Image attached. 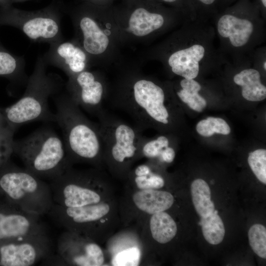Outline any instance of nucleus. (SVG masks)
<instances>
[{
	"label": "nucleus",
	"instance_id": "obj_3",
	"mask_svg": "<svg viewBox=\"0 0 266 266\" xmlns=\"http://www.w3.org/2000/svg\"><path fill=\"white\" fill-rule=\"evenodd\" d=\"M56 122L61 128L70 162L96 164L104 156L99 124L89 120L66 94L55 97Z\"/></svg>",
	"mask_w": 266,
	"mask_h": 266
},
{
	"label": "nucleus",
	"instance_id": "obj_15",
	"mask_svg": "<svg viewBox=\"0 0 266 266\" xmlns=\"http://www.w3.org/2000/svg\"><path fill=\"white\" fill-rule=\"evenodd\" d=\"M217 29L221 36L229 37L232 45L238 47L247 43L253 33L254 26L247 19L225 14L219 19Z\"/></svg>",
	"mask_w": 266,
	"mask_h": 266
},
{
	"label": "nucleus",
	"instance_id": "obj_6",
	"mask_svg": "<svg viewBox=\"0 0 266 266\" xmlns=\"http://www.w3.org/2000/svg\"><path fill=\"white\" fill-rule=\"evenodd\" d=\"M123 45L146 44L166 26L170 11L155 0H121L112 5Z\"/></svg>",
	"mask_w": 266,
	"mask_h": 266
},
{
	"label": "nucleus",
	"instance_id": "obj_12",
	"mask_svg": "<svg viewBox=\"0 0 266 266\" xmlns=\"http://www.w3.org/2000/svg\"><path fill=\"white\" fill-rule=\"evenodd\" d=\"M49 45L42 55L44 61L48 66L62 70L67 77L92 68L88 56L72 38Z\"/></svg>",
	"mask_w": 266,
	"mask_h": 266
},
{
	"label": "nucleus",
	"instance_id": "obj_9",
	"mask_svg": "<svg viewBox=\"0 0 266 266\" xmlns=\"http://www.w3.org/2000/svg\"><path fill=\"white\" fill-rule=\"evenodd\" d=\"M61 14L54 8L25 11L9 8L0 10V25L20 30L32 42L49 45L64 40Z\"/></svg>",
	"mask_w": 266,
	"mask_h": 266
},
{
	"label": "nucleus",
	"instance_id": "obj_36",
	"mask_svg": "<svg viewBox=\"0 0 266 266\" xmlns=\"http://www.w3.org/2000/svg\"><path fill=\"white\" fill-rule=\"evenodd\" d=\"M4 0H0V2H2Z\"/></svg>",
	"mask_w": 266,
	"mask_h": 266
},
{
	"label": "nucleus",
	"instance_id": "obj_19",
	"mask_svg": "<svg viewBox=\"0 0 266 266\" xmlns=\"http://www.w3.org/2000/svg\"><path fill=\"white\" fill-rule=\"evenodd\" d=\"M25 60L23 56H16L5 48L0 42V77L11 81H26Z\"/></svg>",
	"mask_w": 266,
	"mask_h": 266
},
{
	"label": "nucleus",
	"instance_id": "obj_11",
	"mask_svg": "<svg viewBox=\"0 0 266 266\" xmlns=\"http://www.w3.org/2000/svg\"><path fill=\"white\" fill-rule=\"evenodd\" d=\"M39 216L17 207L12 212L0 211V241L20 242L47 236Z\"/></svg>",
	"mask_w": 266,
	"mask_h": 266
},
{
	"label": "nucleus",
	"instance_id": "obj_1",
	"mask_svg": "<svg viewBox=\"0 0 266 266\" xmlns=\"http://www.w3.org/2000/svg\"><path fill=\"white\" fill-rule=\"evenodd\" d=\"M136 64H123L110 88L112 104L128 113L139 130L169 126L171 113L162 85Z\"/></svg>",
	"mask_w": 266,
	"mask_h": 266
},
{
	"label": "nucleus",
	"instance_id": "obj_26",
	"mask_svg": "<svg viewBox=\"0 0 266 266\" xmlns=\"http://www.w3.org/2000/svg\"><path fill=\"white\" fill-rule=\"evenodd\" d=\"M248 164L257 178L264 184H266V150L259 149L249 154Z\"/></svg>",
	"mask_w": 266,
	"mask_h": 266
},
{
	"label": "nucleus",
	"instance_id": "obj_14",
	"mask_svg": "<svg viewBox=\"0 0 266 266\" xmlns=\"http://www.w3.org/2000/svg\"><path fill=\"white\" fill-rule=\"evenodd\" d=\"M204 48L200 44L172 52L167 58L171 72L185 79L196 78L199 72V62L204 57Z\"/></svg>",
	"mask_w": 266,
	"mask_h": 266
},
{
	"label": "nucleus",
	"instance_id": "obj_32",
	"mask_svg": "<svg viewBox=\"0 0 266 266\" xmlns=\"http://www.w3.org/2000/svg\"><path fill=\"white\" fill-rule=\"evenodd\" d=\"M200 2L206 5L212 4L216 0H197Z\"/></svg>",
	"mask_w": 266,
	"mask_h": 266
},
{
	"label": "nucleus",
	"instance_id": "obj_34",
	"mask_svg": "<svg viewBox=\"0 0 266 266\" xmlns=\"http://www.w3.org/2000/svg\"><path fill=\"white\" fill-rule=\"evenodd\" d=\"M261 1L262 2L263 6L266 7V0H261Z\"/></svg>",
	"mask_w": 266,
	"mask_h": 266
},
{
	"label": "nucleus",
	"instance_id": "obj_10",
	"mask_svg": "<svg viewBox=\"0 0 266 266\" xmlns=\"http://www.w3.org/2000/svg\"><path fill=\"white\" fill-rule=\"evenodd\" d=\"M66 94L72 101L89 113L98 116L110 88L104 72L91 68L68 77Z\"/></svg>",
	"mask_w": 266,
	"mask_h": 266
},
{
	"label": "nucleus",
	"instance_id": "obj_31",
	"mask_svg": "<svg viewBox=\"0 0 266 266\" xmlns=\"http://www.w3.org/2000/svg\"><path fill=\"white\" fill-rule=\"evenodd\" d=\"M156 1H158L160 2H165L166 3L172 4V5H177L179 3V1L180 0H155Z\"/></svg>",
	"mask_w": 266,
	"mask_h": 266
},
{
	"label": "nucleus",
	"instance_id": "obj_2",
	"mask_svg": "<svg viewBox=\"0 0 266 266\" xmlns=\"http://www.w3.org/2000/svg\"><path fill=\"white\" fill-rule=\"evenodd\" d=\"M112 5L82 2L70 12L74 30L72 39L88 56L92 67L106 69L122 64L123 45Z\"/></svg>",
	"mask_w": 266,
	"mask_h": 266
},
{
	"label": "nucleus",
	"instance_id": "obj_24",
	"mask_svg": "<svg viewBox=\"0 0 266 266\" xmlns=\"http://www.w3.org/2000/svg\"><path fill=\"white\" fill-rule=\"evenodd\" d=\"M197 132L204 137H209L214 133L228 135L231 129L228 124L223 119L208 117L200 121L196 126Z\"/></svg>",
	"mask_w": 266,
	"mask_h": 266
},
{
	"label": "nucleus",
	"instance_id": "obj_17",
	"mask_svg": "<svg viewBox=\"0 0 266 266\" xmlns=\"http://www.w3.org/2000/svg\"><path fill=\"white\" fill-rule=\"evenodd\" d=\"M259 72L246 69L233 77L234 83L242 87V96L247 100L259 101L266 98V87L261 83Z\"/></svg>",
	"mask_w": 266,
	"mask_h": 266
},
{
	"label": "nucleus",
	"instance_id": "obj_7",
	"mask_svg": "<svg viewBox=\"0 0 266 266\" xmlns=\"http://www.w3.org/2000/svg\"><path fill=\"white\" fill-rule=\"evenodd\" d=\"M0 188L15 206L27 212L40 216L52 208L50 186L25 168L13 167L1 173Z\"/></svg>",
	"mask_w": 266,
	"mask_h": 266
},
{
	"label": "nucleus",
	"instance_id": "obj_35",
	"mask_svg": "<svg viewBox=\"0 0 266 266\" xmlns=\"http://www.w3.org/2000/svg\"><path fill=\"white\" fill-rule=\"evenodd\" d=\"M263 66H264V68L265 70H266V61L264 63Z\"/></svg>",
	"mask_w": 266,
	"mask_h": 266
},
{
	"label": "nucleus",
	"instance_id": "obj_28",
	"mask_svg": "<svg viewBox=\"0 0 266 266\" xmlns=\"http://www.w3.org/2000/svg\"><path fill=\"white\" fill-rule=\"evenodd\" d=\"M140 259V252L137 247H131L117 254L112 260L115 266H138Z\"/></svg>",
	"mask_w": 266,
	"mask_h": 266
},
{
	"label": "nucleus",
	"instance_id": "obj_13",
	"mask_svg": "<svg viewBox=\"0 0 266 266\" xmlns=\"http://www.w3.org/2000/svg\"><path fill=\"white\" fill-rule=\"evenodd\" d=\"M50 249L47 236L2 244L0 246V266H33L43 258L48 256Z\"/></svg>",
	"mask_w": 266,
	"mask_h": 266
},
{
	"label": "nucleus",
	"instance_id": "obj_29",
	"mask_svg": "<svg viewBox=\"0 0 266 266\" xmlns=\"http://www.w3.org/2000/svg\"><path fill=\"white\" fill-rule=\"evenodd\" d=\"M134 176V182L137 187L141 190L160 189L165 185V180L163 177L153 172L152 169L147 174Z\"/></svg>",
	"mask_w": 266,
	"mask_h": 266
},
{
	"label": "nucleus",
	"instance_id": "obj_27",
	"mask_svg": "<svg viewBox=\"0 0 266 266\" xmlns=\"http://www.w3.org/2000/svg\"><path fill=\"white\" fill-rule=\"evenodd\" d=\"M14 129L7 123L0 125V165L13 152Z\"/></svg>",
	"mask_w": 266,
	"mask_h": 266
},
{
	"label": "nucleus",
	"instance_id": "obj_5",
	"mask_svg": "<svg viewBox=\"0 0 266 266\" xmlns=\"http://www.w3.org/2000/svg\"><path fill=\"white\" fill-rule=\"evenodd\" d=\"M13 152L25 168L39 178L52 180L70 168L64 142L53 130L38 129L14 141Z\"/></svg>",
	"mask_w": 266,
	"mask_h": 266
},
{
	"label": "nucleus",
	"instance_id": "obj_25",
	"mask_svg": "<svg viewBox=\"0 0 266 266\" xmlns=\"http://www.w3.org/2000/svg\"><path fill=\"white\" fill-rule=\"evenodd\" d=\"M250 245L253 251L261 258H266V229L261 224H255L248 231Z\"/></svg>",
	"mask_w": 266,
	"mask_h": 266
},
{
	"label": "nucleus",
	"instance_id": "obj_4",
	"mask_svg": "<svg viewBox=\"0 0 266 266\" xmlns=\"http://www.w3.org/2000/svg\"><path fill=\"white\" fill-rule=\"evenodd\" d=\"M42 55L35 62L28 78L25 91L21 98L3 109L5 120L13 128L35 121L56 122L55 114L50 110L48 100L59 93L63 81L57 74L48 72Z\"/></svg>",
	"mask_w": 266,
	"mask_h": 266
},
{
	"label": "nucleus",
	"instance_id": "obj_16",
	"mask_svg": "<svg viewBox=\"0 0 266 266\" xmlns=\"http://www.w3.org/2000/svg\"><path fill=\"white\" fill-rule=\"evenodd\" d=\"M133 199L137 208L150 214L169 209L174 201L170 193L154 189L141 190L133 195Z\"/></svg>",
	"mask_w": 266,
	"mask_h": 266
},
{
	"label": "nucleus",
	"instance_id": "obj_8",
	"mask_svg": "<svg viewBox=\"0 0 266 266\" xmlns=\"http://www.w3.org/2000/svg\"><path fill=\"white\" fill-rule=\"evenodd\" d=\"M101 134L104 156L116 167L127 164L140 156V147L144 136L134 125L109 114L102 110L97 116Z\"/></svg>",
	"mask_w": 266,
	"mask_h": 266
},
{
	"label": "nucleus",
	"instance_id": "obj_21",
	"mask_svg": "<svg viewBox=\"0 0 266 266\" xmlns=\"http://www.w3.org/2000/svg\"><path fill=\"white\" fill-rule=\"evenodd\" d=\"M192 201L197 213L201 217H206L215 210L211 200V192L208 184L203 179H197L191 186Z\"/></svg>",
	"mask_w": 266,
	"mask_h": 266
},
{
	"label": "nucleus",
	"instance_id": "obj_20",
	"mask_svg": "<svg viewBox=\"0 0 266 266\" xmlns=\"http://www.w3.org/2000/svg\"><path fill=\"white\" fill-rule=\"evenodd\" d=\"M150 227L153 238L162 244L166 243L172 239L177 231L175 221L168 214L164 211L152 214Z\"/></svg>",
	"mask_w": 266,
	"mask_h": 266
},
{
	"label": "nucleus",
	"instance_id": "obj_18",
	"mask_svg": "<svg viewBox=\"0 0 266 266\" xmlns=\"http://www.w3.org/2000/svg\"><path fill=\"white\" fill-rule=\"evenodd\" d=\"M140 156L149 159H157L162 163H170L175 156L174 148L169 138L160 135L155 138L144 136L140 147Z\"/></svg>",
	"mask_w": 266,
	"mask_h": 266
},
{
	"label": "nucleus",
	"instance_id": "obj_33",
	"mask_svg": "<svg viewBox=\"0 0 266 266\" xmlns=\"http://www.w3.org/2000/svg\"><path fill=\"white\" fill-rule=\"evenodd\" d=\"M6 123V122L5 120L3 109H0V125L4 124Z\"/></svg>",
	"mask_w": 266,
	"mask_h": 266
},
{
	"label": "nucleus",
	"instance_id": "obj_30",
	"mask_svg": "<svg viewBox=\"0 0 266 266\" xmlns=\"http://www.w3.org/2000/svg\"><path fill=\"white\" fill-rule=\"evenodd\" d=\"M117 0H82V2L89 3L100 5H111Z\"/></svg>",
	"mask_w": 266,
	"mask_h": 266
},
{
	"label": "nucleus",
	"instance_id": "obj_23",
	"mask_svg": "<svg viewBox=\"0 0 266 266\" xmlns=\"http://www.w3.org/2000/svg\"><path fill=\"white\" fill-rule=\"evenodd\" d=\"M217 210L206 217H201L200 224L203 236L210 244L216 245L220 243L225 235L223 222L218 214Z\"/></svg>",
	"mask_w": 266,
	"mask_h": 266
},
{
	"label": "nucleus",
	"instance_id": "obj_22",
	"mask_svg": "<svg viewBox=\"0 0 266 266\" xmlns=\"http://www.w3.org/2000/svg\"><path fill=\"white\" fill-rule=\"evenodd\" d=\"M180 85L181 89L176 92L178 97L192 109L201 112L206 105V101L198 93L200 85L194 79L184 78L180 82Z\"/></svg>",
	"mask_w": 266,
	"mask_h": 266
}]
</instances>
